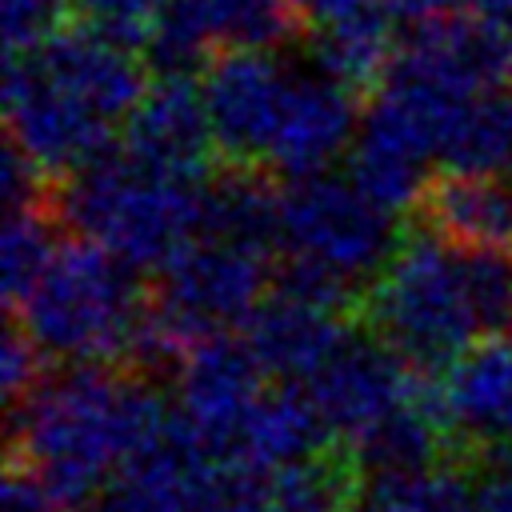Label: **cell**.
I'll return each instance as SVG.
<instances>
[{
  "mask_svg": "<svg viewBox=\"0 0 512 512\" xmlns=\"http://www.w3.org/2000/svg\"><path fill=\"white\" fill-rule=\"evenodd\" d=\"M168 424L172 412L148 380L120 376L108 364H72L12 404L8 456L24 460L64 512H76L104 496L112 476Z\"/></svg>",
  "mask_w": 512,
  "mask_h": 512,
  "instance_id": "6da1fadb",
  "label": "cell"
},
{
  "mask_svg": "<svg viewBox=\"0 0 512 512\" xmlns=\"http://www.w3.org/2000/svg\"><path fill=\"white\" fill-rule=\"evenodd\" d=\"M372 336L416 372L448 368L476 340L512 324V256L464 248L440 232L396 244L364 292Z\"/></svg>",
  "mask_w": 512,
  "mask_h": 512,
  "instance_id": "7a4b0ae2",
  "label": "cell"
},
{
  "mask_svg": "<svg viewBox=\"0 0 512 512\" xmlns=\"http://www.w3.org/2000/svg\"><path fill=\"white\" fill-rule=\"evenodd\" d=\"M276 248L284 252L280 292L344 308L396 252L392 208L332 168L288 176L280 188Z\"/></svg>",
  "mask_w": 512,
  "mask_h": 512,
  "instance_id": "3957f363",
  "label": "cell"
},
{
  "mask_svg": "<svg viewBox=\"0 0 512 512\" xmlns=\"http://www.w3.org/2000/svg\"><path fill=\"white\" fill-rule=\"evenodd\" d=\"M60 216L136 272L168 268L204 236V184L156 172L120 152H100L68 176Z\"/></svg>",
  "mask_w": 512,
  "mask_h": 512,
  "instance_id": "277c9868",
  "label": "cell"
},
{
  "mask_svg": "<svg viewBox=\"0 0 512 512\" xmlns=\"http://www.w3.org/2000/svg\"><path fill=\"white\" fill-rule=\"evenodd\" d=\"M132 272L136 268L84 236L60 240L44 276L16 304V320L56 360L112 364L140 352L148 320V300Z\"/></svg>",
  "mask_w": 512,
  "mask_h": 512,
  "instance_id": "5b68a950",
  "label": "cell"
},
{
  "mask_svg": "<svg viewBox=\"0 0 512 512\" xmlns=\"http://www.w3.org/2000/svg\"><path fill=\"white\" fill-rule=\"evenodd\" d=\"M156 280L160 284L148 300L140 356L180 360L192 344L228 328H244V320L264 304L268 252L200 236L168 268H160Z\"/></svg>",
  "mask_w": 512,
  "mask_h": 512,
  "instance_id": "8992f818",
  "label": "cell"
},
{
  "mask_svg": "<svg viewBox=\"0 0 512 512\" xmlns=\"http://www.w3.org/2000/svg\"><path fill=\"white\" fill-rule=\"evenodd\" d=\"M4 124L16 148L40 176H72L108 152L112 120L72 84L48 72L32 52H12L4 72Z\"/></svg>",
  "mask_w": 512,
  "mask_h": 512,
  "instance_id": "52a82bcc",
  "label": "cell"
},
{
  "mask_svg": "<svg viewBox=\"0 0 512 512\" xmlns=\"http://www.w3.org/2000/svg\"><path fill=\"white\" fill-rule=\"evenodd\" d=\"M296 76L300 68L284 64L272 48H232L208 60L200 92L212 140L232 164H268L296 92Z\"/></svg>",
  "mask_w": 512,
  "mask_h": 512,
  "instance_id": "ba28073f",
  "label": "cell"
},
{
  "mask_svg": "<svg viewBox=\"0 0 512 512\" xmlns=\"http://www.w3.org/2000/svg\"><path fill=\"white\" fill-rule=\"evenodd\" d=\"M260 380L264 368L256 364L248 344L232 340L228 332L192 344L176 360V420L224 468L244 416L264 392Z\"/></svg>",
  "mask_w": 512,
  "mask_h": 512,
  "instance_id": "9c48e42d",
  "label": "cell"
},
{
  "mask_svg": "<svg viewBox=\"0 0 512 512\" xmlns=\"http://www.w3.org/2000/svg\"><path fill=\"white\" fill-rule=\"evenodd\" d=\"M416 376L420 372L380 336H348L300 388L316 404L328 436L352 444L416 396Z\"/></svg>",
  "mask_w": 512,
  "mask_h": 512,
  "instance_id": "30bf717a",
  "label": "cell"
},
{
  "mask_svg": "<svg viewBox=\"0 0 512 512\" xmlns=\"http://www.w3.org/2000/svg\"><path fill=\"white\" fill-rule=\"evenodd\" d=\"M292 20L288 0H168L144 52L160 76H192L212 48H276Z\"/></svg>",
  "mask_w": 512,
  "mask_h": 512,
  "instance_id": "8fae6325",
  "label": "cell"
},
{
  "mask_svg": "<svg viewBox=\"0 0 512 512\" xmlns=\"http://www.w3.org/2000/svg\"><path fill=\"white\" fill-rule=\"evenodd\" d=\"M120 148L156 172L200 180L208 152L216 148L200 84H192L188 76H160L156 84H148L124 120Z\"/></svg>",
  "mask_w": 512,
  "mask_h": 512,
  "instance_id": "7c38bea8",
  "label": "cell"
},
{
  "mask_svg": "<svg viewBox=\"0 0 512 512\" xmlns=\"http://www.w3.org/2000/svg\"><path fill=\"white\" fill-rule=\"evenodd\" d=\"M348 324L336 308L276 292L244 320V344L264 368L284 384H308V376L348 340Z\"/></svg>",
  "mask_w": 512,
  "mask_h": 512,
  "instance_id": "4fadbf2b",
  "label": "cell"
},
{
  "mask_svg": "<svg viewBox=\"0 0 512 512\" xmlns=\"http://www.w3.org/2000/svg\"><path fill=\"white\" fill-rule=\"evenodd\" d=\"M356 128H360V112H356L352 88H344L320 68H300L268 168L284 176L332 168V160L352 148Z\"/></svg>",
  "mask_w": 512,
  "mask_h": 512,
  "instance_id": "5bb4252c",
  "label": "cell"
},
{
  "mask_svg": "<svg viewBox=\"0 0 512 512\" xmlns=\"http://www.w3.org/2000/svg\"><path fill=\"white\" fill-rule=\"evenodd\" d=\"M432 388L440 416L456 436L472 444L512 440V344L488 336L476 340L440 368Z\"/></svg>",
  "mask_w": 512,
  "mask_h": 512,
  "instance_id": "9a60e30c",
  "label": "cell"
},
{
  "mask_svg": "<svg viewBox=\"0 0 512 512\" xmlns=\"http://www.w3.org/2000/svg\"><path fill=\"white\" fill-rule=\"evenodd\" d=\"M420 212L452 244L512 256V172H448L428 184Z\"/></svg>",
  "mask_w": 512,
  "mask_h": 512,
  "instance_id": "2e32d148",
  "label": "cell"
},
{
  "mask_svg": "<svg viewBox=\"0 0 512 512\" xmlns=\"http://www.w3.org/2000/svg\"><path fill=\"white\" fill-rule=\"evenodd\" d=\"M324 420L304 388H264L252 412L244 416L236 444L228 452L232 472H272L308 456H320L324 448Z\"/></svg>",
  "mask_w": 512,
  "mask_h": 512,
  "instance_id": "e0dca14e",
  "label": "cell"
},
{
  "mask_svg": "<svg viewBox=\"0 0 512 512\" xmlns=\"http://www.w3.org/2000/svg\"><path fill=\"white\" fill-rule=\"evenodd\" d=\"M448 432L452 428L440 416L436 388L420 384L408 404H400L392 416H384L344 448L356 472H408V468H428L448 460L444 452Z\"/></svg>",
  "mask_w": 512,
  "mask_h": 512,
  "instance_id": "ac0fdd59",
  "label": "cell"
},
{
  "mask_svg": "<svg viewBox=\"0 0 512 512\" xmlns=\"http://www.w3.org/2000/svg\"><path fill=\"white\" fill-rule=\"evenodd\" d=\"M384 4H368L340 20H328L312 36V64L344 88H372L392 68L400 44Z\"/></svg>",
  "mask_w": 512,
  "mask_h": 512,
  "instance_id": "d6986e66",
  "label": "cell"
},
{
  "mask_svg": "<svg viewBox=\"0 0 512 512\" xmlns=\"http://www.w3.org/2000/svg\"><path fill=\"white\" fill-rule=\"evenodd\" d=\"M356 468L348 456H308L248 472V512H352Z\"/></svg>",
  "mask_w": 512,
  "mask_h": 512,
  "instance_id": "ffe728a7",
  "label": "cell"
},
{
  "mask_svg": "<svg viewBox=\"0 0 512 512\" xmlns=\"http://www.w3.org/2000/svg\"><path fill=\"white\" fill-rule=\"evenodd\" d=\"M476 484L448 460L408 472H356L352 512H472Z\"/></svg>",
  "mask_w": 512,
  "mask_h": 512,
  "instance_id": "44dd1931",
  "label": "cell"
},
{
  "mask_svg": "<svg viewBox=\"0 0 512 512\" xmlns=\"http://www.w3.org/2000/svg\"><path fill=\"white\" fill-rule=\"evenodd\" d=\"M440 164L448 172H512V84L476 92L444 132Z\"/></svg>",
  "mask_w": 512,
  "mask_h": 512,
  "instance_id": "7402d4cb",
  "label": "cell"
},
{
  "mask_svg": "<svg viewBox=\"0 0 512 512\" xmlns=\"http://www.w3.org/2000/svg\"><path fill=\"white\" fill-rule=\"evenodd\" d=\"M276 216H280V192L264 188V180L248 164H236L220 180L204 184V236L272 252Z\"/></svg>",
  "mask_w": 512,
  "mask_h": 512,
  "instance_id": "603a6c76",
  "label": "cell"
},
{
  "mask_svg": "<svg viewBox=\"0 0 512 512\" xmlns=\"http://www.w3.org/2000/svg\"><path fill=\"white\" fill-rule=\"evenodd\" d=\"M4 208L8 216H4V236H0V284H4V300L16 308L32 292V284L44 276V268L52 264L60 240L40 200L4 204Z\"/></svg>",
  "mask_w": 512,
  "mask_h": 512,
  "instance_id": "cb8c5ba5",
  "label": "cell"
},
{
  "mask_svg": "<svg viewBox=\"0 0 512 512\" xmlns=\"http://www.w3.org/2000/svg\"><path fill=\"white\" fill-rule=\"evenodd\" d=\"M80 24L120 48H144L168 8V0H76Z\"/></svg>",
  "mask_w": 512,
  "mask_h": 512,
  "instance_id": "d4e9b609",
  "label": "cell"
},
{
  "mask_svg": "<svg viewBox=\"0 0 512 512\" xmlns=\"http://www.w3.org/2000/svg\"><path fill=\"white\" fill-rule=\"evenodd\" d=\"M72 0H0V28H4V48L28 52L44 44L52 32L64 28Z\"/></svg>",
  "mask_w": 512,
  "mask_h": 512,
  "instance_id": "484cf974",
  "label": "cell"
},
{
  "mask_svg": "<svg viewBox=\"0 0 512 512\" xmlns=\"http://www.w3.org/2000/svg\"><path fill=\"white\" fill-rule=\"evenodd\" d=\"M44 348L32 340V332L12 320L8 324V336L0 344V388L8 396V404H20L40 380H44Z\"/></svg>",
  "mask_w": 512,
  "mask_h": 512,
  "instance_id": "4316f807",
  "label": "cell"
},
{
  "mask_svg": "<svg viewBox=\"0 0 512 512\" xmlns=\"http://www.w3.org/2000/svg\"><path fill=\"white\" fill-rule=\"evenodd\" d=\"M0 512H64L52 488L16 456H8L4 472V492H0Z\"/></svg>",
  "mask_w": 512,
  "mask_h": 512,
  "instance_id": "83f0119b",
  "label": "cell"
},
{
  "mask_svg": "<svg viewBox=\"0 0 512 512\" xmlns=\"http://www.w3.org/2000/svg\"><path fill=\"white\" fill-rule=\"evenodd\" d=\"M388 8V16L396 24H412V28H424V24H440V20H452V16H464L468 4L476 0H380Z\"/></svg>",
  "mask_w": 512,
  "mask_h": 512,
  "instance_id": "f1b7e54d",
  "label": "cell"
},
{
  "mask_svg": "<svg viewBox=\"0 0 512 512\" xmlns=\"http://www.w3.org/2000/svg\"><path fill=\"white\" fill-rule=\"evenodd\" d=\"M472 512H512V460L484 468V476L476 480Z\"/></svg>",
  "mask_w": 512,
  "mask_h": 512,
  "instance_id": "f546056e",
  "label": "cell"
},
{
  "mask_svg": "<svg viewBox=\"0 0 512 512\" xmlns=\"http://www.w3.org/2000/svg\"><path fill=\"white\" fill-rule=\"evenodd\" d=\"M368 4H376V0H288L292 16L304 20V24H312V28H320V24H328V20H340V16H348V12H360V8H368Z\"/></svg>",
  "mask_w": 512,
  "mask_h": 512,
  "instance_id": "4dcf8cb0",
  "label": "cell"
}]
</instances>
